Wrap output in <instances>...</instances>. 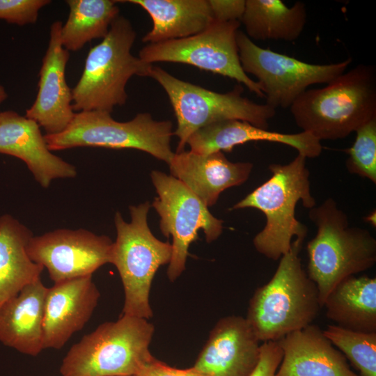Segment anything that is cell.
<instances>
[{
  "instance_id": "cell-1",
  "label": "cell",
  "mask_w": 376,
  "mask_h": 376,
  "mask_svg": "<svg viewBox=\"0 0 376 376\" xmlns=\"http://www.w3.org/2000/svg\"><path fill=\"white\" fill-rule=\"evenodd\" d=\"M302 131L320 141L346 138L376 118V69L359 64L323 88L305 91L290 106Z\"/></svg>"
},
{
  "instance_id": "cell-2",
  "label": "cell",
  "mask_w": 376,
  "mask_h": 376,
  "mask_svg": "<svg viewBox=\"0 0 376 376\" xmlns=\"http://www.w3.org/2000/svg\"><path fill=\"white\" fill-rule=\"evenodd\" d=\"M302 244L292 242L271 279L250 299L246 318L260 341H278L307 327L322 308L316 285L299 257Z\"/></svg>"
},
{
  "instance_id": "cell-3",
  "label": "cell",
  "mask_w": 376,
  "mask_h": 376,
  "mask_svg": "<svg viewBox=\"0 0 376 376\" xmlns=\"http://www.w3.org/2000/svg\"><path fill=\"white\" fill-rule=\"evenodd\" d=\"M306 159L297 154L287 164H271L268 169L272 176L232 207H253L265 214L266 224L253 242L256 251L269 259H280L291 249L294 237L303 243L307 235V226L295 217L299 201L306 208L315 206Z\"/></svg>"
},
{
  "instance_id": "cell-4",
  "label": "cell",
  "mask_w": 376,
  "mask_h": 376,
  "mask_svg": "<svg viewBox=\"0 0 376 376\" xmlns=\"http://www.w3.org/2000/svg\"><path fill=\"white\" fill-rule=\"evenodd\" d=\"M309 210L317 232L307 244L306 273L316 285L323 307L338 283L374 266L376 240L368 230L350 226L347 216L332 198Z\"/></svg>"
},
{
  "instance_id": "cell-5",
  "label": "cell",
  "mask_w": 376,
  "mask_h": 376,
  "mask_svg": "<svg viewBox=\"0 0 376 376\" xmlns=\"http://www.w3.org/2000/svg\"><path fill=\"white\" fill-rule=\"evenodd\" d=\"M155 327L147 319L123 315L100 324L72 345L61 376H136L155 357L149 346Z\"/></svg>"
},
{
  "instance_id": "cell-6",
  "label": "cell",
  "mask_w": 376,
  "mask_h": 376,
  "mask_svg": "<svg viewBox=\"0 0 376 376\" xmlns=\"http://www.w3.org/2000/svg\"><path fill=\"white\" fill-rule=\"evenodd\" d=\"M136 32L131 22L119 15L107 35L91 48L82 75L72 92L74 111L111 113L125 104V87L134 75L148 77L152 65L131 53Z\"/></svg>"
},
{
  "instance_id": "cell-7",
  "label": "cell",
  "mask_w": 376,
  "mask_h": 376,
  "mask_svg": "<svg viewBox=\"0 0 376 376\" xmlns=\"http://www.w3.org/2000/svg\"><path fill=\"white\" fill-rule=\"evenodd\" d=\"M148 202L130 206L131 221L125 222L119 212L114 217L117 232L111 263L123 283L125 301L123 315L149 319L152 281L159 267L169 263L172 246L156 238L148 225Z\"/></svg>"
},
{
  "instance_id": "cell-8",
  "label": "cell",
  "mask_w": 376,
  "mask_h": 376,
  "mask_svg": "<svg viewBox=\"0 0 376 376\" xmlns=\"http://www.w3.org/2000/svg\"><path fill=\"white\" fill-rule=\"evenodd\" d=\"M148 77L165 91L177 120L173 132L179 139L177 152L185 150L189 137L212 123L237 119L268 130L276 109L258 104L242 95L241 85L226 93H218L181 80L158 66L152 65Z\"/></svg>"
},
{
  "instance_id": "cell-9",
  "label": "cell",
  "mask_w": 376,
  "mask_h": 376,
  "mask_svg": "<svg viewBox=\"0 0 376 376\" xmlns=\"http://www.w3.org/2000/svg\"><path fill=\"white\" fill-rule=\"evenodd\" d=\"M173 124L154 120L149 113H139L127 122L114 120L111 113L80 111L67 128L56 134H45L51 151L77 147L132 148L144 151L168 164L173 157L170 146Z\"/></svg>"
},
{
  "instance_id": "cell-10",
  "label": "cell",
  "mask_w": 376,
  "mask_h": 376,
  "mask_svg": "<svg viewBox=\"0 0 376 376\" xmlns=\"http://www.w3.org/2000/svg\"><path fill=\"white\" fill-rule=\"evenodd\" d=\"M237 44L242 68L258 79L266 104L276 109L290 108L314 84H327L347 71L352 58L330 64H313L264 49L242 31L237 33Z\"/></svg>"
},
{
  "instance_id": "cell-11",
  "label": "cell",
  "mask_w": 376,
  "mask_h": 376,
  "mask_svg": "<svg viewBox=\"0 0 376 376\" xmlns=\"http://www.w3.org/2000/svg\"><path fill=\"white\" fill-rule=\"evenodd\" d=\"M240 22L214 21L203 31L191 36L147 44L139 58L152 64L171 62L191 65L244 84L250 91L265 97L260 84L243 70L237 44Z\"/></svg>"
},
{
  "instance_id": "cell-12",
  "label": "cell",
  "mask_w": 376,
  "mask_h": 376,
  "mask_svg": "<svg viewBox=\"0 0 376 376\" xmlns=\"http://www.w3.org/2000/svg\"><path fill=\"white\" fill-rule=\"evenodd\" d=\"M158 196L152 206L160 217L159 228L164 236L172 237V253L167 276L174 281L185 269L188 249L201 229L207 242L222 233L223 221L214 217L203 201L182 182L158 171L151 173Z\"/></svg>"
},
{
  "instance_id": "cell-13",
  "label": "cell",
  "mask_w": 376,
  "mask_h": 376,
  "mask_svg": "<svg viewBox=\"0 0 376 376\" xmlns=\"http://www.w3.org/2000/svg\"><path fill=\"white\" fill-rule=\"evenodd\" d=\"M113 242L84 228H60L32 236L26 246L30 259L47 269L54 283L92 275L111 263Z\"/></svg>"
},
{
  "instance_id": "cell-14",
  "label": "cell",
  "mask_w": 376,
  "mask_h": 376,
  "mask_svg": "<svg viewBox=\"0 0 376 376\" xmlns=\"http://www.w3.org/2000/svg\"><path fill=\"white\" fill-rule=\"evenodd\" d=\"M260 345L246 318L226 316L211 330L193 368L205 376H250Z\"/></svg>"
},
{
  "instance_id": "cell-15",
  "label": "cell",
  "mask_w": 376,
  "mask_h": 376,
  "mask_svg": "<svg viewBox=\"0 0 376 376\" xmlns=\"http://www.w3.org/2000/svg\"><path fill=\"white\" fill-rule=\"evenodd\" d=\"M63 24L57 20L50 27L49 40L39 72L38 91L25 116L34 120L46 132L56 134L65 130L75 113L72 92L65 79V67L70 52L61 43Z\"/></svg>"
},
{
  "instance_id": "cell-16",
  "label": "cell",
  "mask_w": 376,
  "mask_h": 376,
  "mask_svg": "<svg viewBox=\"0 0 376 376\" xmlns=\"http://www.w3.org/2000/svg\"><path fill=\"white\" fill-rule=\"evenodd\" d=\"M100 297L92 275L47 288L43 315V349H61L91 319Z\"/></svg>"
},
{
  "instance_id": "cell-17",
  "label": "cell",
  "mask_w": 376,
  "mask_h": 376,
  "mask_svg": "<svg viewBox=\"0 0 376 376\" xmlns=\"http://www.w3.org/2000/svg\"><path fill=\"white\" fill-rule=\"evenodd\" d=\"M40 127L16 111H1L0 153L23 161L43 188L55 179L76 177L75 166L52 152Z\"/></svg>"
},
{
  "instance_id": "cell-18",
  "label": "cell",
  "mask_w": 376,
  "mask_h": 376,
  "mask_svg": "<svg viewBox=\"0 0 376 376\" xmlns=\"http://www.w3.org/2000/svg\"><path fill=\"white\" fill-rule=\"evenodd\" d=\"M169 165L171 175L207 207L214 205L225 189L245 182L253 169L250 162H230L221 151L201 155L183 150L174 153Z\"/></svg>"
},
{
  "instance_id": "cell-19",
  "label": "cell",
  "mask_w": 376,
  "mask_h": 376,
  "mask_svg": "<svg viewBox=\"0 0 376 376\" xmlns=\"http://www.w3.org/2000/svg\"><path fill=\"white\" fill-rule=\"evenodd\" d=\"M278 341L283 357L276 376H360L317 325L311 324Z\"/></svg>"
},
{
  "instance_id": "cell-20",
  "label": "cell",
  "mask_w": 376,
  "mask_h": 376,
  "mask_svg": "<svg viewBox=\"0 0 376 376\" xmlns=\"http://www.w3.org/2000/svg\"><path fill=\"white\" fill-rule=\"evenodd\" d=\"M263 141L289 146L306 158L317 157L322 150L321 141L308 132H272L237 119L221 120L201 127L189 137L187 144L190 151L206 155L219 151L230 152L237 145Z\"/></svg>"
},
{
  "instance_id": "cell-21",
  "label": "cell",
  "mask_w": 376,
  "mask_h": 376,
  "mask_svg": "<svg viewBox=\"0 0 376 376\" xmlns=\"http://www.w3.org/2000/svg\"><path fill=\"white\" fill-rule=\"evenodd\" d=\"M47 288L40 278L0 308V343L31 357L44 350L42 324Z\"/></svg>"
},
{
  "instance_id": "cell-22",
  "label": "cell",
  "mask_w": 376,
  "mask_h": 376,
  "mask_svg": "<svg viewBox=\"0 0 376 376\" xmlns=\"http://www.w3.org/2000/svg\"><path fill=\"white\" fill-rule=\"evenodd\" d=\"M144 9L152 21V28L142 38L157 43L197 34L214 20L209 0H127Z\"/></svg>"
},
{
  "instance_id": "cell-23",
  "label": "cell",
  "mask_w": 376,
  "mask_h": 376,
  "mask_svg": "<svg viewBox=\"0 0 376 376\" xmlns=\"http://www.w3.org/2000/svg\"><path fill=\"white\" fill-rule=\"evenodd\" d=\"M32 232L10 214L0 216V308L40 279L44 268L26 251Z\"/></svg>"
},
{
  "instance_id": "cell-24",
  "label": "cell",
  "mask_w": 376,
  "mask_h": 376,
  "mask_svg": "<svg viewBox=\"0 0 376 376\" xmlns=\"http://www.w3.org/2000/svg\"><path fill=\"white\" fill-rule=\"evenodd\" d=\"M323 306L328 319L352 331L376 332V279L351 276L329 293Z\"/></svg>"
},
{
  "instance_id": "cell-25",
  "label": "cell",
  "mask_w": 376,
  "mask_h": 376,
  "mask_svg": "<svg viewBox=\"0 0 376 376\" xmlns=\"http://www.w3.org/2000/svg\"><path fill=\"white\" fill-rule=\"evenodd\" d=\"M306 17L305 4L301 1L288 7L281 0H246L240 23L251 40L292 42L300 36Z\"/></svg>"
},
{
  "instance_id": "cell-26",
  "label": "cell",
  "mask_w": 376,
  "mask_h": 376,
  "mask_svg": "<svg viewBox=\"0 0 376 376\" xmlns=\"http://www.w3.org/2000/svg\"><path fill=\"white\" fill-rule=\"evenodd\" d=\"M69 15L61 40L68 51H78L93 39L104 38L119 16L117 1L68 0Z\"/></svg>"
},
{
  "instance_id": "cell-27",
  "label": "cell",
  "mask_w": 376,
  "mask_h": 376,
  "mask_svg": "<svg viewBox=\"0 0 376 376\" xmlns=\"http://www.w3.org/2000/svg\"><path fill=\"white\" fill-rule=\"evenodd\" d=\"M323 333L359 371L360 376H376V332H360L329 324Z\"/></svg>"
},
{
  "instance_id": "cell-28",
  "label": "cell",
  "mask_w": 376,
  "mask_h": 376,
  "mask_svg": "<svg viewBox=\"0 0 376 376\" xmlns=\"http://www.w3.org/2000/svg\"><path fill=\"white\" fill-rule=\"evenodd\" d=\"M345 164L348 171L376 183V118L371 120L356 132Z\"/></svg>"
},
{
  "instance_id": "cell-29",
  "label": "cell",
  "mask_w": 376,
  "mask_h": 376,
  "mask_svg": "<svg viewBox=\"0 0 376 376\" xmlns=\"http://www.w3.org/2000/svg\"><path fill=\"white\" fill-rule=\"evenodd\" d=\"M49 0H0V19L24 26L36 22L39 10Z\"/></svg>"
},
{
  "instance_id": "cell-30",
  "label": "cell",
  "mask_w": 376,
  "mask_h": 376,
  "mask_svg": "<svg viewBox=\"0 0 376 376\" xmlns=\"http://www.w3.org/2000/svg\"><path fill=\"white\" fill-rule=\"evenodd\" d=\"M283 357L279 341L265 342L260 345L258 363L250 376H276Z\"/></svg>"
},
{
  "instance_id": "cell-31",
  "label": "cell",
  "mask_w": 376,
  "mask_h": 376,
  "mask_svg": "<svg viewBox=\"0 0 376 376\" xmlns=\"http://www.w3.org/2000/svg\"><path fill=\"white\" fill-rule=\"evenodd\" d=\"M209 1L215 21H241L245 10L246 0Z\"/></svg>"
},
{
  "instance_id": "cell-32",
  "label": "cell",
  "mask_w": 376,
  "mask_h": 376,
  "mask_svg": "<svg viewBox=\"0 0 376 376\" xmlns=\"http://www.w3.org/2000/svg\"><path fill=\"white\" fill-rule=\"evenodd\" d=\"M136 376H205L193 367L179 369L171 367L155 358L147 363Z\"/></svg>"
},
{
  "instance_id": "cell-33",
  "label": "cell",
  "mask_w": 376,
  "mask_h": 376,
  "mask_svg": "<svg viewBox=\"0 0 376 376\" xmlns=\"http://www.w3.org/2000/svg\"><path fill=\"white\" fill-rule=\"evenodd\" d=\"M8 97L4 87L0 85V104L3 102Z\"/></svg>"
}]
</instances>
